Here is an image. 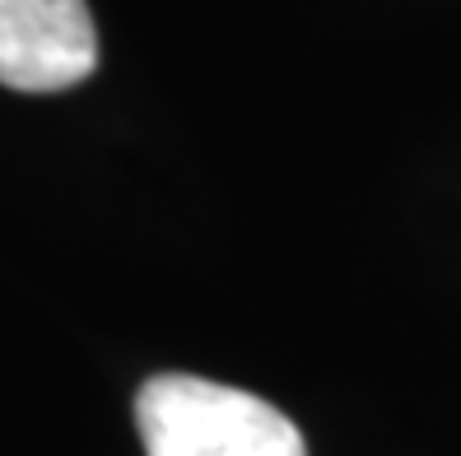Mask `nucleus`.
Wrapping results in <instances>:
<instances>
[{
  "instance_id": "1",
  "label": "nucleus",
  "mask_w": 461,
  "mask_h": 456,
  "mask_svg": "<svg viewBox=\"0 0 461 456\" xmlns=\"http://www.w3.org/2000/svg\"><path fill=\"white\" fill-rule=\"evenodd\" d=\"M145 456H308L303 434L261 396L164 372L135 396Z\"/></svg>"
},
{
  "instance_id": "2",
  "label": "nucleus",
  "mask_w": 461,
  "mask_h": 456,
  "mask_svg": "<svg viewBox=\"0 0 461 456\" xmlns=\"http://www.w3.org/2000/svg\"><path fill=\"white\" fill-rule=\"evenodd\" d=\"M98 66V33L85 0H0V85L57 94Z\"/></svg>"
}]
</instances>
